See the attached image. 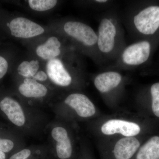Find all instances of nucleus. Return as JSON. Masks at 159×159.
Instances as JSON below:
<instances>
[{"mask_svg": "<svg viewBox=\"0 0 159 159\" xmlns=\"http://www.w3.org/2000/svg\"><path fill=\"white\" fill-rule=\"evenodd\" d=\"M97 33V48L104 63L113 62L127 46L121 14L116 9L111 8L100 16Z\"/></svg>", "mask_w": 159, "mask_h": 159, "instance_id": "1", "label": "nucleus"}, {"mask_svg": "<svg viewBox=\"0 0 159 159\" xmlns=\"http://www.w3.org/2000/svg\"><path fill=\"white\" fill-rule=\"evenodd\" d=\"M0 110L24 137L39 134L49 123L45 114L39 108L22 104L10 97L0 101Z\"/></svg>", "mask_w": 159, "mask_h": 159, "instance_id": "2", "label": "nucleus"}, {"mask_svg": "<svg viewBox=\"0 0 159 159\" xmlns=\"http://www.w3.org/2000/svg\"><path fill=\"white\" fill-rule=\"evenodd\" d=\"M123 26L134 42L156 34L159 29V6L140 7L131 2L121 15Z\"/></svg>", "mask_w": 159, "mask_h": 159, "instance_id": "3", "label": "nucleus"}, {"mask_svg": "<svg viewBox=\"0 0 159 159\" xmlns=\"http://www.w3.org/2000/svg\"><path fill=\"white\" fill-rule=\"evenodd\" d=\"M50 156L54 159H77L80 140L77 125L55 119L46 126Z\"/></svg>", "mask_w": 159, "mask_h": 159, "instance_id": "4", "label": "nucleus"}, {"mask_svg": "<svg viewBox=\"0 0 159 159\" xmlns=\"http://www.w3.org/2000/svg\"><path fill=\"white\" fill-rule=\"evenodd\" d=\"M90 129L99 139L140 136L142 126L135 114L116 113L90 121Z\"/></svg>", "mask_w": 159, "mask_h": 159, "instance_id": "5", "label": "nucleus"}, {"mask_svg": "<svg viewBox=\"0 0 159 159\" xmlns=\"http://www.w3.org/2000/svg\"><path fill=\"white\" fill-rule=\"evenodd\" d=\"M52 108L56 119L76 125L78 122L92 121L99 116V111L93 101L79 92L69 94Z\"/></svg>", "mask_w": 159, "mask_h": 159, "instance_id": "6", "label": "nucleus"}, {"mask_svg": "<svg viewBox=\"0 0 159 159\" xmlns=\"http://www.w3.org/2000/svg\"><path fill=\"white\" fill-rule=\"evenodd\" d=\"M93 81L106 104L113 107L123 96L127 80L119 71L104 70L94 77Z\"/></svg>", "mask_w": 159, "mask_h": 159, "instance_id": "7", "label": "nucleus"}, {"mask_svg": "<svg viewBox=\"0 0 159 159\" xmlns=\"http://www.w3.org/2000/svg\"><path fill=\"white\" fill-rule=\"evenodd\" d=\"M140 136L99 139L100 159H132L142 144Z\"/></svg>", "mask_w": 159, "mask_h": 159, "instance_id": "8", "label": "nucleus"}, {"mask_svg": "<svg viewBox=\"0 0 159 159\" xmlns=\"http://www.w3.org/2000/svg\"><path fill=\"white\" fill-rule=\"evenodd\" d=\"M152 45L149 41H136L123 49L117 59L105 70H131L142 65L150 57Z\"/></svg>", "mask_w": 159, "mask_h": 159, "instance_id": "9", "label": "nucleus"}, {"mask_svg": "<svg viewBox=\"0 0 159 159\" xmlns=\"http://www.w3.org/2000/svg\"><path fill=\"white\" fill-rule=\"evenodd\" d=\"M64 30L70 37L86 49L99 66L104 63L97 48V32L90 26L80 22L69 21L64 25Z\"/></svg>", "mask_w": 159, "mask_h": 159, "instance_id": "10", "label": "nucleus"}, {"mask_svg": "<svg viewBox=\"0 0 159 159\" xmlns=\"http://www.w3.org/2000/svg\"><path fill=\"white\" fill-rule=\"evenodd\" d=\"M11 34L16 37L30 38L44 32V29L36 23L24 17H17L9 23Z\"/></svg>", "mask_w": 159, "mask_h": 159, "instance_id": "11", "label": "nucleus"}, {"mask_svg": "<svg viewBox=\"0 0 159 159\" xmlns=\"http://www.w3.org/2000/svg\"><path fill=\"white\" fill-rule=\"evenodd\" d=\"M47 72L48 77L55 85L67 88L74 84L73 76L59 59L55 58L49 61L47 64Z\"/></svg>", "mask_w": 159, "mask_h": 159, "instance_id": "12", "label": "nucleus"}, {"mask_svg": "<svg viewBox=\"0 0 159 159\" xmlns=\"http://www.w3.org/2000/svg\"><path fill=\"white\" fill-rule=\"evenodd\" d=\"M18 91L25 98L39 99L45 97L48 92L45 85L32 78H25L19 86Z\"/></svg>", "mask_w": 159, "mask_h": 159, "instance_id": "13", "label": "nucleus"}, {"mask_svg": "<svg viewBox=\"0 0 159 159\" xmlns=\"http://www.w3.org/2000/svg\"><path fill=\"white\" fill-rule=\"evenodd\" d=\"M50 155L48 145H32L17 151L8 159H45Z\"/></svg>", "mask_w": 159, "mask_h": 159, "instance_id": "14", "label": "nucleus"}, {"mask_svg": "<svg viewBox=\"0 0 159 159\" xmlns=\"http://www.w3.org/2000/svg\"><path fill=\"white\" fill-rule=\"evenodd\" d=\"M132 159H159V136H154L142 143Z\"/></svg>", "mask_w": 159, "mask_h": 159, "instance_id": "15", "label": "nucleus"}, {"mask_svg": "<svg viewBox=\"0 0 159 159\" xmlns=\"http://www.w3.org/2000/svg\"><path fill=\"white\" fill-rule=\"evenodd\" d=\"M61 43L57 38L51 37L45 43L39 46L36 49V53L39 57L45 60L55 59L60 54Z\"/></svg>", "mask_w": 159, "mask_h": 159, "instance_id": "16", "label": "nucleus"}, {"mask_svg": "<svg viewBox=\"0 0 159 159\" xmlns=\"http://www.w3.org/2000/svg\"><path fill=\"white\" fill-rule=\"evenodd\" d=\"M39 69V62L37 60L24 61L18 68V74L25 78H32Z\"/></svg>", "mask_w": 159, "mask_h": 159, "instance_id": "17", "label": "nucleus"}, {"mask_svg": "<svg viewBox=\"0 0 159 159\" xmlns=\"http://www.w3.org/2000/svg\"><path fill=\"white\" fill-rule=\"evenodd\" d=\"M31 9L37 11H45L54 8L57 3L56 0H29Z\"/></svg>", "mask_w": 159, "mask_h": 159, "instance_id": "18", "label": "nucleus"}, {"mask_svg": "<svg viewBox=\"0 0 159 159\" xmlns=\"http://www.w3.org/2000/svg\"><path fill=\"white\" fill-rule=\"evenodd\" d=\"M25 146L16 143L14 140L0 137V151L7 154L19 150Z\"/></svg>", "mask_w": 159, "mask_h": 159, "instance_id": "19", "label": "nucleus"}, {"mask_svg": "<svg viewBox=\"0 0 159 159\" xmlns=\"http://www.w3.org/2000/svg\"><path fill=\"white\" fill-rule=\"evenodd\" d=\"M150 93L152 110L154 115L159 118V82L156 83L151 86Z\"/></svg>", "mask_w": 159, "mask_h": 159, "instance_id": "20", "label": "nucleus"}, {"mask_svg": "<svg viewBox=\"0 0 159 159\" xmlns=\"http://www.w3.org/2000/svg\"><path fill=\"white\" fill-rule=\"evenodd\" d=\"M77 159H94L92 151L84 139L80 140L79 152Z\"/></svg>", "mask_w": 159, "mask_h": 159, "instance_id": "21", "label": "nucleus"}, {"mask_svg": "<svg viewBox=\"0 0 159 159\" xmlns=\"http://www.w3.org/2000/svg\"><path fill=\"white\" fill-rule=\"evenodd\" d=\"M8 69V63L7 61L4 57L0 56V79L7 73Z\"/></svg>", "mask_w": 159, "mask_h": 159, "instance_id": "22", "label": "nucleus"}, {"mask_svg": "<svg viewBox=\"0 0 159 159\" xmlns=\"http://www.w3.org/2000/svg\"><path fill=\"white\" fill-rule=\"evenodd\" d=\"M48 75L44 72L40 71L36 73L32 79H34V80L37 81H44L48 79Z\"/></svg>", "mask_w": 159, "mask_h": 159, "instance_id": "23", "label": "nucleus"}, {"mask_svg": "<svg viewBox=\"0 0 159 159\" xmlns=\"http://www.w3.org/2000/svg\"><path fill=\"white\" fill-rule=\"evenodd\" d=\"M0 159H7L6 153L0 151Z\"/></svg>", "mask_w": 159, "mask_h": 159, "instance_id": "24", "label": "nucleus"}, {"mask_svg": "<svg viewBox=\"0 0 159 159\" xmlns=\"http://www.w3.org/2000/svg\"><path fill=\"white\" fill-rule=\"evenodd\" d=\"M45 159H53V158H52V157H51V156H50H50H49V157H48L46 158H45Z\"/></svg>", "mask_w": 159, "mask_h": 159, "instance_id": "25", "label": "nucleus"}]
</instances>
